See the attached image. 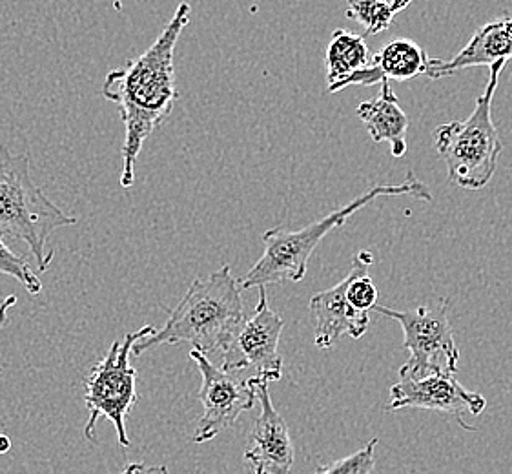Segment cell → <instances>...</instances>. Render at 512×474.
<instances>
[{
	"instance_id": "cell-1",
	"label": "cell",
	"mask_w": 512,
	"mask_h": 474,
	"mask_svg": "<svg viewBox=\"0 0 512 474\" xmlns=\"http://www.w3.org/2000/svg\"><path fill=\"white\" fill-rule=\"evenodd\" d=\"M190 4L181 2L172 21L164 26L154 44L121 70L106 75L103 95L121 108L126 128L121 186L135 183V163L144 141L170 117L179 97L175 86V44L190 22Z\"/></svg>"
},
{
	"instance_id": "cell-2",
	"label": "cell",
	"mask_w": 512,
	"mask_h": 474,
	"mask_svg": "<svg viewBox=\"0 0 512 474\" xmlns=\"http://www.w3.org/2000/svg\"><path fill=\"white\" fill-rule=\"evenodd\" d=\"M245 320L241 285L230 265H223L208 278L195 279L163 327L135 341L132 352L141 356L164 343H190L205 354L223 352Z\"/></svg>"
},
{
	"instance_id": "cell-3",
	"label": "cell",
	"mask_w": 512,
	"mask_h": 474,
	"mask_svg": "<svg viewBox=\"0 0 512 474\" xmlns=\"http://www.w3.org/2000/svg\"><path fill=\"white\" fill-rule=\"evenodd\" d=\"M410 196L432 203L431 190L421 183L414 172H409L401 185H376L356 197L352 203L330 212L328 216L310 223L301 230L287 228H270L263 234L265 252L256 265L248 270L245 278L239 281L241 290L259 289L277 283H299L307 276L308 261L319 241L341 227L350 216H354L361 208L367 207L378 197Z\"/></svg>"
},
{
	"instance_id": "cell-4",
	"label": "cell",
	"mask_w": 512,
	"mask_h": 474,
	"mask_svg": "<svg viewBox=\"0 0 512 474\" xmlns=\"http://www.w3.org/2000/svg\"><path fill=\"white\" fill-rule=\"evenodd\" d=\"M75 223L77 217L68 216L33 183L30 155L11 154L8 146L0 145V237L24 243L39 272H48L55 256L48 247L50 236Z\"/></svg>"
},
{
	"instance_id": "cell-5",
	"label": "cell",
	"mask_w": 512,
	"mask_h": 474,
	"mask_svg": "<svg viewBox=\"0 0 512 474\" xmlns=\"http://www.w3.org/2000/svg\"><path fill=\"white\" fill-rule=\"evenodd\" d=\"M507 61L491 64L489 83L465 121L441 124L434 130V145L447 166L449 183L465 190H482L496 174L502 141L492 121V101Z\"/></svg>"
},
{
	"instance_id": "cell-6",
	"label": "cell",
	"mask_w": 512,
	"mask_h": 474,
	"mask_svg": "<svg viewBox=\"0 0 512 474\" xmlns=\"http://www.w3.org/2000/svg\"><path fill=\"white\" fill-rule=\"evenodd\" d=\"M155 327L144 325L143 329L135 330L124 336L123 341H113L110 351L103 360L97 361L86 376V407H88V423L84 434L90 442H95V427L101 418L115 425L117 438L121 447H130V438L126 434V416L139 402V394L135 389L137 371L130 365V354L135 341L148 338L154 334Z\"/></svg>"
},
{
	"instance_id": "cell-7",
	"label": "cell",
	"mask_w": 512,
	"mask_h": 474,
	"mask_svg": "<svg viewBox=\"0 0 512 474\" xmlns=\"http://www.w3.org/2000/svg\"><path fill=\"white\" fill-rule=\"evenodd\" d=\"M449 307L451 301L447 298L409 312L389 309L378 303L374 305V312L398 321L403 329V347L409 351V361L400 369L401 378L456 372L460 351L452 334Z\"/></svg>"
},
{
	"instance_id": "cell-8",
	"label": "cell",
	"mask_w": 512,
	"mask_h": 474,
	"mask_svg": "<svg viewBox=\"0 0 512 474\" xmlns=\"http://www.w3.org/2000/svg\"><path fill=\"white\" fill-rule=\"evenodd\" d=\"M190 358L201 374L199 402L203 405V416L195 427L192 442L206 444L234 427L237 418L256 405V382L254 376L245 380L241 372L217 367L205 352L197 349L190 351Z\"/></svg>"
},
{
	"instance_id": "cell-9",
	"label": "cell",
	"mask_w": 512,
	"mask_h": 474,
	"mask_svg": "<svg viewBox=\"0 0 512 474\" xmlns=\"http://www.w3.org/2000/svg\"><path fill=\"white\" fill-rule=\"evenodd\" d=\"M283 318L270 309L265 287H259V301L250 318L243 321L236 336L223 349V369L254 372L268 382H279L283 376V360L277 352Z\"/></svg>"
},
{
	"instance_id": "cell-10",
	"label": "cell",
	"mask_w": 512,
	"mask_h": 474,
	"mask_svg": "<svg viewBox=\"0 0 512 474\" xmlns=\"http://www.w3.org/2000/svg\"><path fill=\"white\" fill-rule=\"evenodd\" d=\"M427 409L451 414L465 431H476L465 418L480 416L487 400L480 392L467 391L454 374H429L423 378H401L390 387L387 411Z\"/></svg>"
},
{
	"instance_id": "cell-11",
	"label": "cell",
	"mask_w": 512,
	"mask_h": 474,
	"mask_svg": "<svg viewBox=\"0 0 512 474\" xmlns=\"http://www.w3.org/2000/svg\"><path fill=\"white\" fill-rule=\"evenodd\" d=\"M257 402L261 413L257 416L254 429L245 451L246 464L256 474H287L294 465V444L288 433L287 422L277 413L267 378L254 376Z\"/></svg>"
},
{
	"instance_id": "cell-12",
	"label": "cell",
	"mask_w": 512,
	"mask_h": 474,
	"mask_svg": "<svg viewBox=\"0 0 512 474\" xmlns=\"http://www.w3.org/2000/svg\"><path fill=\"white\" fill-rule=\"evenodd\" d=\"M512 59V13L500 19L483 24L472 35L465 48L452 57L451 61L429 59L425 75L432 81L451 77L472 66H491L498 61Z\"/></svg>"
},
{
	"instance_id": "cell-13",
	"label": "cell",
	"mask_w": 512,
	"mask_h": 474,
	"mask_svg": "<svg viewBox=\"0 0 512 474\" xmlns=\"http://www.w3.org/2000/svg\"><path fill=\"white\" fill-rule=\"evenodd\" d=\"M349 283L350 274L332 289L318 292L310 299L308 307L316 320L314 343L318 349H330L341 336L359 340L369 330V312L354 309L347 298Z\"/></svg>"
},
{
	"instance_id": "cell-14",
	"label": "cell",
	"mask_w": 512,
	"mask_h": 474,
	"mask_svg": "<svg viewBox=\"0 0 512 474\" xmlns=\"http://www.w3.org/2000/svg\"><path fill=\"white\" fill-rule=\"evenodd\" d=\"M427 53L409 39H398L381 48L367 68L354 73L347 81V86H374L383 81H410L418 75H425L427 70Z\"/></svg>"
},
{
	"instance_id": "cell-15",
	"label": "cell",
	"mask_w": 512,
	"mask_h": 474,
	"mask_svg": "<svg viewBox=\"0 0 512 474\" xmlns=\"http://www.w3.org/2000/svg\"><path fill=\"white\" fill-rule=\"evenodd\" d=\"M379 86L381 90L374 101L359 104L358 117L374 143H389L392 155L403 157L407 154L409 117L403 112L389 81H383Z\"/></svg>"
},
{
	"instance_id": "cell-16",
	"label": "cell",
	"mask_w": 512,
	"mask_h": 474,
	"mask_svg": "<svg viewBox=\"0 0 512 474\" xmlns=\"http://www.w3.org/2000/svg\"><path fill=\"white\" fill-rule=\"evenodd\" d=\"M369 62L365 35L347 30L334 31L327 48L328 93L345 90L350 77L367 68Z\"/></svg>"
},
{
	"instance_id": "cell-17",
	"label": "cell",
	"mask_w": 512,
	"mask_h": 474,
	"mask_svg": "<svg viewBox=\"0 0 512 474\" xmlns=\"http://www.w3.org/2000/svg\"><path fill=\"white\" fill-rule=\"evenodd\" d=\"M347 2V17L356 21L365 28V35H376L387 30L390 22L394 21L396 13L383 6L378 0H345Z\"/></svg>"
},
{
	"instance_id": "cell-18",
	"label": "cell",
	"mask_w": 512,
	"mask_h": 474,
	"mask_svg": "<svg viewBox=\"0 0 512 474\" xmlns=\"http://www.w3.org/2000/svg\"><path fill=\"white\" fill-rule=\"evenodd\" d=\"M0 274L17 279L21 285H24V289L30 292L31 296L41 294L42 283L39 276L31 270L30 263L26 259L11 252L2 237H0Z\"/></svg>"
},
{
	"instance_id": "cell-19",
	"label": "cell",
	"mask_w": 512,
	"mask_h": 474,
	"mask_svg": "<svg viewBox=\"0 0 512 474\" xmlns=\"http://www.w3.org/2000/svg\"><path fill=\"white\" fill-rule=\"evenodd\" d=\"M378 445V438L370 440L369 444L365 445L363 449H359L358 453L347 456L338 462L332 464L321 465L318 467V473L325 474H370L376 467V458H374V451Z\"/></svg>"
},
{
	"instance_id": "cell-20",
	"label": "cell",
	"mask_w": 512,
	"mask_h": 474,
	"mask_svg": "<svg viewBox=\"0 0 512 474\" xmlns=\"http://www.w3.org/2000/svg\"><path fill=\"white\" fill-rule=\"evenodd\" d=\"M15 305H17V296H15V294H11V296H8V298L0 303V330L4 329V325L8 323L10 310L13 309ZM2 372H4V367L0 365V374H2Z\"/></svg>"
},
{
	"instance_id": "cell-21",
	"label": "cell",
	"mask_w": 512,
	"mask_h": 474,
	"mask_svg": "<svg viewBox=\"0 0 512 474\" xmlns=\"http://www.w3.org/2000/svg\"><path fill=\"white\" fill-rule=\"evenodd\" d=\"M378 2H381L383 6H387L389 10L394 11L396 15L400 11L405 10V8H409L410 4H412V0H378Z\"/></svg>"
},
{
	"instance_id": "cell-22",
	"label": "cell",
	"mask_w": 512,
	"mask_h": 474,
	"mask_svg": "<svg viewBox=\"0 0 512 474\" xmlns=\"http://www.w3.org/2000/svg\"><path fill=\"white\" fill-rule=\"evenodd\" d=\"M124 471H128V473H132V471H150V473H157V471H166L164 467H144V465H128Z\"/></svg>"
},
{
	"instance_id": "cell-23",
	"label": "cell",
	"mask_w": 512,
	"mask_h": 474,
	"mask_svg": "<svg viewBox=\"0 0 512 474\" xmlns=\"http://www.w3.org/2000/svg\"><path fill=\"white\" fill-rule=\"evenodd\" d=\"M11 449V440L8 436L0 434V454L8 453Z\"/></svg>"
}]
</instances>
